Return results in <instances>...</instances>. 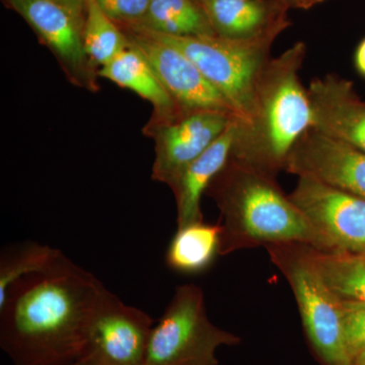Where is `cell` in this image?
<instances>
[{
    "label": "cell",
    "mask_w": 365,
    "mask_h": 365,
    "mask_svg": "<svg viewBox=\"0 0 365 365\" xmlns=\"http://www.w3.org/2000/svg\"><path fill=\"white\" fill-rule=\"evenodd\" d=\"M111 294L71 261L14 282L0 304V347L14 365H76L98 307Z\"/></svg>",
    "instance_id": "cell-1"
},
{
    "label": "cell",
    "mask_w": 365,
    "mask_h": 365,
    "mask_svg": "<svg viewBox=\"0 0 365 365\" xmlns=\"http://www.w3.org/2000/svg\"><path fill=\"white\" fill-rule=\"evenodd\" d=\"M306 51L304 43H297L264 67L249 119L237 120L235 162L265 175L284 170L290 151L313 124L309 93L299 79Z\"/></svg>",
    "instance_id": "cell-2"
},
{
    "label": "cell",
    "mask_w": 365,
    "mask_h": 365,
    "mask_svg": "<svg viewBox=\"0 0 365 365\" xmlns=\"http://www.w3.org/2000/svg\"><path fill=\"white\" fill-rule=\"evenodd\" d=\"M210 185L222 210L220 254L248 244H302L330 251L325 240L267 175L232 160Z\"/></svg>",
    "instance_id": "cell-3"
},
{
    "label": "cell",
    "mask_w": 365,
    "mask_h": 365,
    "mask_svg": "<svg viewBox=\"0 0 365 365\" xmlns=\"http://www.w3.org/2000/svg\"><path fill=\"white\" fill-rule=\"evenodd\" d=\"M143 30L184 53L227 98L237 121L249 119L257 83L270 60L271 46L281 33L272 32L249 39H230L218 35L177 37Z\"/></svg>",
    "instance_id": "cell-4"
},
{
    "label": "cell",
    "mask_w": 365,
    "mask_h": 365,
    "mask_svg": "<svg viewBox=\"0 0 365 365\" xmlns=\"http://www.w3.org/2000/svg\"><path fill=\"white\" fill-rule=\"evenodd\" d=\"M240 342L211 323L200 287L179 285L153 326L143 365H218V348Z\"/></svg>",
    "instance_id": "cell-5"
},
{
    "label": "cell",
    "mask_w": 365,
    "mask_h": 365,
    "mask_svg": "<svg viewBox=\"0 0 365 365\" xmlns=\"http://www.w3.org/2000/svg\"><path fill=\"white\" fill-rule=\"evenodd\" d=\"M269 252L294 290L307 338L319 359L325 365H353L343 331L342 300L322 279L306 247L271 245Z\"/></svg>",
    "instance_id": "cell-6"
},
{
    "label": "cell",
    "mask_w": 365,
    "mask_h": 365,
    "mask_svg": "<svg viewBox=\"0 0 365 365\" xmlns=\"http://www.w3.org/2000/svg\"><path fill=\"white\" fill-rule=\"evenodd\" d=\"M128 44L148 60L178 107L185 112L217 111L237 118L234 109L178 48L137 26H119Z\"/></svg>",
    "instance_id": "cell-7"
},
{
    "label": "cell",
    "mask_w": 365,
    "mask_h": 365,
    "mask_svg": "<svg viewBox=\"0 0 365 365\" xmlns=\"http://www.w3.org/2000/svg\"><path fill=\"white\" fill-rule=\"evenodd\" d=\"M155 319L108 295L91 319L76 365H143Z\"/></svg>",
    "instance_id": "cell-8"
},
{
    "label": "cell",
    "mask_w": 365,
    "mask_h": 365,
    "mask_svg": "<svg viewBox=\"0 0 365 365\" xmlns=\"http://www.w3.org/2000/svg\"><path fill=\"white\" fill-rule=\"evenodd\" d=\"M288 197L330 251L365 254V199L307 176Z\"/></svg>",
    "instance_id": "cell-9"
},
{
    "label": "cell",
    "mask_w": 365,
    "mask_h": 365,
    "mask_svg": "<svg viewBox=\"0 0 365 365\" xmlns=\"http://www.w3.org/2000/svg\"><path fill=\"white\" fill-rule=\"evenodd\" d=\"M235 119L217 111L182 112L169 119L151 117L144 131L155 143L153 181L170 188L182 170L202 155Z\"/></svg>",
    "instance_id": "cell-10"
},
{
    "label": "cell",
    "mask_w": 365,
    "mask_h": 365,
    "mask_svg": "<svg viewBox=\"0 0 365 365\" xmlns=\"http://www.w3.org/2000/svg\"><path fill=\"white\" fill-rule=\"evenodd\" d=\"M58 60L73 85L97 91L98 71L86 57L83 19L55 0H7Z\"/></svg>",
    "instance_id": "cell-11"
},
{
    "label": "cell",
    "mask_w": 365,
    "mask_h": 365,
    "mask_svg": "<svg viewBox=\"0 0 365 365\" xmlns=\"http://www.w3.org/2000/svg\"><path fill=\"white\" fill-rule=\"evenodd\" d=\"M284 170L365 199V153L329 138L313 127L295 143Z\"/></svg>",
    "instance_id": "cell-12"
},
{
    "label": "cell",
    "mask_w": 365,
    "mask_h": 365,
    "mask_svg": "<svg viewBox=\"0 0 365 365\" xmlns=\"http://www.w3.org/2000/svg\"><path fill=\"white\" fill-rule=\"evenodd\" d=\"M312 127L329 138L365 153V103L349 81L335 76L314 78L309 88Z\"/></svg>",
    "instance_id": "cell-13"
},
{
    "label": "cell",
    "mask_w": 365,
    "mask_h": 365,
    "mask_svg": "<svg viewBox=\"0 0 365 365\" xmlns=\"http://www.w3.org/2000/svg\"><path fill=\"white\" fill-rule=\"evenodd\" d=\"M237 120H232L222 135L190 163L170 187L176 199L178 227L203 222L201 199L232 158Z\"/></svg>",
    "instance_id": "cell-14"
},
{
    "label": "cell",
    "mask_w": 365,
    "mask_h": 365,
    "mask_svg": "<svg viewBox=\"0 0 365 365\" xmlns=\"http://www.w3.org/2000/svg\"><path fill=\"white\" fill-rule=\"evenodd\" d=\"M216 35L230 39H249L289 26L287 7L278 0H203Z\"/></svg>",
    "instance_id": "cell-15"
},
{
    "label": "cell",
    "mask_w": 365,
    "mask_h": 365,
    "mask_svg": "<svg viewBox=\"0 0 365 365\" xmlns=\"http://www.w3.org/2000/svg\"><path fill=\"white\" fill-rule=\"evenodd\" d=\"M98 76L150 102L153 106V118L169 119L185 112L165 90L148 60L129 44L107 66L98 69Z\"/></svg>",
    "instance_id": "cell-16"
},
{
    "label": "cell",
    "mask_w": 365,
    "mask_h": 365,
    "mask_svg": "<svg viewBox=\"0 0 365 365\" xmlns=\"http://www.w3.org/2000/svg\"><path fill=\"white\" fill-rule=\"evenodd\" d=\"M222 232V225L203 222L178 227L165 251V264L177 273L202 272L220 254Z\"/></svg>",
    "instance_id": "cell-17"
},
{
    "label": "cell",
    "mask_w": 365,
    "mask_h": 365,
    "mask_svg": "<svg viewBox=\"0 0 365 365\" xmlns=\"http://www.w3.org/2000/svg\"><path fill=\"white\" fill-rule=\"evenodd\" d=\"M131 26L177 37L216 35L198 0H151L143 20Z\"/></svg>",
    "instance_id": "cell-18"
},
{
    "label": "cell",
    "mask_w": 365,
    "mask_h": 365,
    "mask_svg": "<svg viewBox=\"0 0 365 365\" xmlns=\"http://www.w3.org/2000/svg\"><path fill=\"white\" fill-rule=\"evenodd\" d=\"M306 250L322 279L341 300L365 302V254L321 251L309 246Z\"/></svg>",
    "instance_id": "cell-19"
},
{
    "label": "cell",
    "mask_w": 365,
    "mask_h": 365,
    "mask_svg": "<svg viewBox=\"0 0 365 365\" xmlns=\"http://www.w3.org/2000/svg\"><path fill=\"white\" fill-rule=\"evenodd\" d=\"M60 250L36 242L9 247L0 256V304L16 281L33 274L51 272L71 262Z\"/></svg>",
    "instance_id": "cell-20"
},
{
    "label": "cell",
    "mask_w": 365,
    "mask_h": 365,
    "mask_svg": "<svg viewBox=\"0 0 365 365\" xmlns=\"http://www.w3.org/2000/svg\"><path fill=\"white\" fill-rule=\"evenodd\" d=\"M83 41L86 57L97 71L128 47L122 29L101 9L96 0H86Z\"/></svg>",
    "instance_id": "cell-21"
},
{
    "label": "cell",
    "mask_w": 365,
    "mask_h": 365,
    "mask_svg": "<svg viewBox=\"0 0 365 365\" xmlns=\"http://www.w3.org/2000/svg\"><path fill=\"white\" fill-rule=\"evenodd\" d=\"M346 347L353 361L365 349V302L342 300Z\"/></svg>",
    "instance_id": "cell-22"
},
{
    "label": "cell",
    "mask_w": 365,
    "mask_h": 365,
    "mask_svg": "<svg viewBox=\"0 0 365 365\" xmlns=\"http://www.w3.org/2000/svg\"><path fill=\"white\" fill-rule=\"evenodd\" d=\"M98 6L119 26L138 25L150 9L151 0H96Z\"/></svg>",
    "instance_id": "cell-23"
},
{
    "label": "cell",
    "mask_w": 365,
    "mask_h": 365,
    "mask_svg": "<svg viewBox=\"0 0 365 365\" xmlns=\"http://www.w3.org/2000/svg\"><path fill=\"white\" fill-rule=\"evenodd\" d=\"M55 1L59 2L62 6L71 9L74 14L83 19V16H85L86 0H55Z\"/></svg>",
    "instance_id": "cell-24"
},
{
    "label": "cell",
    "mask_w": 365,
    "mask_h": 365,
    "mask_svg": "<svg viewBox=\"0 0 365 365\" xmlns=\"http://www.w3.org/2000/svg\"><path fill=\"white\" fill-rule=\"evenodd\" d=\"M355 66H356L357 71L365 76V38L361 41L355 52Z\"/></svg>",
    "instance_id": "cell-25"
},
{
    "label": "cell",
    "mask_w": 365,
    "mask_h": 365,
    "mask_svg": "<svg viewBox=\"0 0 365 365\" xmlns=\"http://www.w3.org/2000/svg\"><path fill=\"white\" fill-rule=\"evenodd\" d=\"M283 6L287 9L294 7V9H311V0H278Z\"/></svg>",
    "instance_id": "cell-26"
},
{
    "label": "cell",
    "mask_w": 365,
    "mask_h": 365,
    "mask_svg": "<svg viewBox=\"0 0 365 365\" xmlns=\"http://www.w3.org/2000/svg\"><path fill=\"white\" fill-rule=\"evenodd\" d=\"M353 365H365V349L355 357Z\"/></svg>",
    "instance_id": "cell-27"
},
{
    "label": "cell",
    "mask_w": 365,
    "mask_h": 365,
    "mask_svg": "<svg viewBox=\"0 0 365 365\" xmlns=\"http://www.w3.org/2000/svg\"><path fill=\"white\" fill-rule=\"evenodd\" d=\"M326 0H311V7L317 6V4H323Z\"/></svg>",
    "instance_id": "cell-28"
},
{
    "label": "cell",
    "mask_w": 365,
    "mask_h": 365,
    "mask_svg": "<svg viewBox=\"0 0 365 365\" xmlns=\"http://www.w3.org/2000/svg\"><path fill=\"white\" fill-rule=\"evenodd\" d=\"M199 2H200L201 4H202L203 0H198Z\"/></svg>",
    "instance_id": "cell-29"
}]
</instances>
